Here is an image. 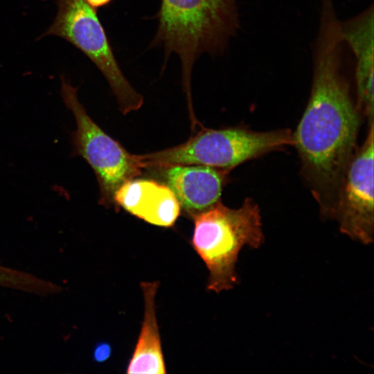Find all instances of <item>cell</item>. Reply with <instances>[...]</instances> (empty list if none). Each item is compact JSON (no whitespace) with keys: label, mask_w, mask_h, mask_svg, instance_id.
<instances>
[{"label":"cell","mask_w":374,"mask_h":374,"mask_svg":"<svg viewBox=\"0 0 374 374\" xmlns=\"http://www.w3.org/2000/svg\"><path fill=\"white\" fill-rule=\"evenodd\" d=\"M89 6L95 10L109 6L113 0H84Z\"/></svg>","instance_id":"obj_13"},{"label":"cell","mask_w":374,"mask_h":374,"mask_svg":"<svg viewBox=\"0 0 374 374\" xmlns=\"http://www.w3.org/2000/svg\"><path fill=\"white\" fill-rule=\"evenodd\" d=\"M363 145L355 150L340 184L331 219L354 241L373 242V121Z\"/></svg>","instance_id":"obj_7"},{"label":"cell","mask_w":374,"mask_h":374,"mask_svg":"<svg viewBox=\"0 0 374 374\" xmlns=\"http://www.w3.org/2000/svg\"><path fill=\"white\" fill-rule=\"evenodd\" d=\"M343 40L332 2L322 1L314 46L310 98L294 132L301 173L321 215L331 218L337 192L353 157L360 112L342 72Z\"/></svg>","instance_id":"obj_1"},{"label":"cell","mask_w":374,"mask_h":374,"mask_svg":"<svg viewBox=\"0 0 374 374\" xmlns=\"http://www.w3.org/2000/svg\"><path fill=\"white\" fill-rule=\"evenodd\" d=\"M114 203L151 224L169 227L177 220L181 206L166 185L150 179H132L115 193Z\"/></svg>","instance_id":"obj_9"},{"label":"cell","mask_w":374,"mask_h":374,"mask_svg":"<svg viewBox=\"0 0 374 374\" xmlns=\"http://www.w3.org/2000/svg\"><path fill=\"white\" fill-rule=\"evenodd\" d=\"M293 145L289 129L267 132L242 127L202 129L178 145L136 157L143 169L181 164L231 170L245 161Z\"/></svg>","instance_id":"obj_4"},{"label":"cell","mask_w":374,"mask_h":374,"mask_svg":"<svg viewBox=\"0 0 374 374\" xmlns=\"http://www.w3.org/2000/svg\"><path fill=\"white\" fill-rule=\"evenodd\" d=\"M163 168L167 186L190 215L219 201L231 171L203 165L175 164Z\"/></svg>","instance_id":"obj_8"},{"label":"cell","mask_w":374,"mask_h":374,"mask_svg":"<svg viewBox=\"0 0 374 374\" xmlns=\"http://www.w3.org/2000/svg\"><path fill=\"white\" fill-rule=\"evenodd\" d=\"M1 274H2V269H1V267H0V280H1Z\"/></svg>","instance_id":"obj_14"},{"label":"cell","mask_w":374,"mask_h":374,"mask_svg":"<svg viewBox=\"0 0 374 374\" xmlns=\"http://www.w3.org/2000/svg\"><path fill=\"white\" fill-rule=\"evenodd\" d=\"M191 216V243L208 270L207 289L217 294L233 289L238 283L236 264L241 250L258 249L264 242L258 204L247 197L241 206L231 208L218 201Z\"/></svg>","instance_id":"obj_3"},{"label":"cell","mask_w":374,"mask_h":374,"mask_svg":"<svg viewBox=\"0 0 374 374\" xmlns=\"http://www.w3.org/2000/svg\"><path fill=\"white\" fill-rule=\"evenodd\" d=\"M112 346L107 342H100L96 344L93 351V359L98 363L106 361L112 354Z\"/></svg>","instance_id":"obj_12"},{"label":"cell","mask_w":374,"mask_h":374,"mask_svg":"<svg viewBox=\"0 0 374 374\" xmlns=\"http://www.w3.org/2000/svg\"><path fill=\"white\" fill-rule=\"evenodd\" d=\"M343 42L353 51L355 60L356 105L368 123L373 121V9L371 8L346 21L340 22Z\"/></svg>","instance_id":"obj_10"},{"label":"cell","mask_w":374,"mask_h":374,"mask_svg":"<svg viewBox=\"0 0 374 374\" xmlns=\"http://www.w3.org/2000/svg\"><path fill=\"white\" fill-rule=\"evenodd\" d=\"M144 316L139 336L127 367V373H166V366L155 311L159 282H142Z\"/></svg>","instance_id":"obj_11"},{"label":"cell","mask_w":374,"mask_h":374,"mask_svg":"<svg viewBox=\"0 0 374 374\" xmlns=\"http://www.w3.org/2000/svg\"><path fill=\"white\" fill-rule=\"evenodd\" d=\"M57 15L42 37L57 36L83 53L108 82L123 114L136 111L143 96L129 82L96 12L84 0H56Z\"/></svg>","instance_id":"obj_5"},{"label":"cell","mask_w":374,"mask_h":374,"mask_svg":"<svg viewBox=\"0 0 374 374\" xmlns=\"http://www.w3.org/2000/svg\"><path fill=\"white\" fill-rule=\"evenodd\" d=\"M61 94L76 122L72 134L73 152L82 157L93 170L100 188L99 203L112 206L116 191L141 172L136 154L127 152L93 121L79 101L77 89L63 77Z\"/></svg>","instance_id":"obj_6"},{"label":"cell","mask_w":374,"mask_h":374,"mask_svg":"<svg viewBox=\"0 0 374 374\" xmlns=\"http://www.w3.org/2000/svg\"><path fill=\"white\" fill-rule=\"evenodd\" d=\"M152 46L164 49L165 59L176 54L182 84L191 101L193 66L203 53H222L238 26L236 0H161Z\"/></svg>","instance_id":"obj_2"}]
</instances>
